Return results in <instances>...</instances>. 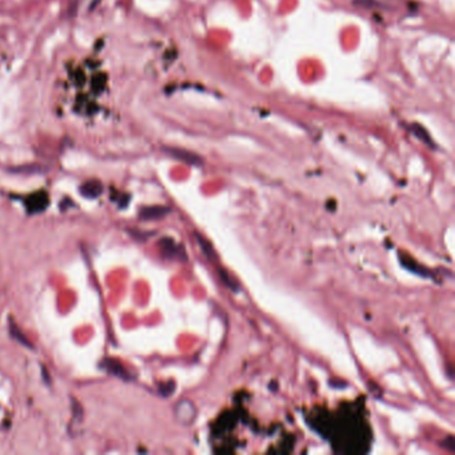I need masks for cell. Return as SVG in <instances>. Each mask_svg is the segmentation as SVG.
<instances>
[{
  "label": "cell",
  "mask_w": 455,
  "mask_h": 455,
  "mask_svg": "<svg viewBox=\"0 0 455 455\" xmlns=\"http://www.w3.org/2000/svg\"><path fill=\"white\" fill-rule=\"evenodd\" d=\"M11 334H12V336H15V338H16L17 340H20L21 343H24L25 346H28V347H31V345H29L28 342H27V340H25L24 335H21L20 332L17 331V330H16V326H15V324H13V323H11Z\"/></svg>",
  "instance_id": "obj_6"
},
{
  "label": "cell",
  "mask_w": 455,
  "mask_h": 455,
  "mask_svg": "<svg viewBox=\"0 0 455 455\" xmlns=\"http://www.w3.org/2000/svg\"><path fill=\"white\" fill-rule=\"evenodd\" d=\"M166 152L168 154H171L173 156L178 158V159L185 160V162H189L191 164H198L201 163V159L198 158L197 155H193V154H190L187 151H183V150H175V148H167Z\"/></svg>",
  "instance_id": "obj_3"
},
{
  "label": "cell",
  "mask_w": 455,
  "mask_h": 455,
  "mask_svg": "<svg viewBox=\"0 0 455 455\" xmlns=\"http://www.w3.org/2000/svg\"><path fill=\"white\" fill-rule=\"evenodd\" d=\"M162 247H163V252H166L167 255H175L177 254V246L174 244L173 240H170V239H163L162 240Z\"/></svg>",
  "instance_id": "obj_4"
},
{
  "label": "cell",
  "mask_w": 455,
  "mask_h": 455,
  "mask_svg": "<svg viewBox=\"0 0 455 455\" xmlns=\"http://www.w3.org/2000/svg\"><path fill=\"white\" fill-rule=\"evenodd\" d=\"M107 370H110L111 373L116 374V375H120V377L124 378V374L122 373V366L119 363H116L114 361H107Z\"/></svg>",
  "instance_id": "obj_5"
},
{
  "label": "cell",
  "mask_w": 455,
  "mask_h": 455,
  "mask_svg": "<svg viewBox=\"0 0 455 455\" xmlns=\"http://www.w3.org/2000/svg\"><path fill=\"white\" fill-rule=\"evenodd\" d=\"M80 193L86 198H98L103 193V186L98 181H88L80 187Z\"/></svg>",
  "instance_id": "obj_2"
},
{
  "label": "cell",
  "mask_w": 455,
  "mask_h": 455,
  "mask_svg": "<svg viewBox=\"0 0 455 455\" xmlns=\"http://www.w3.org/2000/svg\"><path fill=\"white\" fill-rule=\"evenodd\" d=\"M170 213L168 207H163V206H152V207H146L139 213V217L143 221H152V219H159L163 218L166 214Z\"/></svg>",
  "instance_id": "obj_1"
}]
</instances>
